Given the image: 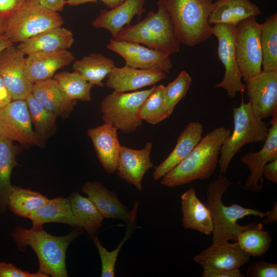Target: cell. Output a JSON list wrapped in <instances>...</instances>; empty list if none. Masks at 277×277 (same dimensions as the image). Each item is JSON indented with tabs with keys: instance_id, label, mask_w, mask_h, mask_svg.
I'll list each match as a JSON object with an SVG mask.
<instances>
[{
	"instance_id": "1",
	"label": "cell",
	"mask_w": 277,
	"mask_h": 277,
	"mask_svg": "<svg viewBox=\"0 0 277 277\" xmlns=\"http://www.w3.org/2000/svg\"><path fill=\"white\" fill-rule=\"evenodd\" d=\"M83 232V228L75 227L67 234L55 236L46 232L43 227L28 229L17 226L10 233V236L20 251L24 252L30 247L35 252L39 262L38 271L47 277H67V249Z\"/></svg>"
},
{
	"instance_id": "2",
	"label": "cell",
	"mask_w": 277,
	"mask_h": 277,
	"mask_svg": "<svg viewBox=\"0 0 277 277\" xmlns=\"http://www.w3.org/2000/svg\"><path fill=\"white\" fill-rule=\"evenodd\" d=\"M231 133L229 129L224 127L212 130L184 159L162 177L161 184L174 187L209 178L216 167L221 146Z\"/></svg>"
},
{
	"instance_id": "3",
	"label": "cell",
	"mask_w": 277,
	"mask_h": 277,
	"mask_svg": "<svg viewBox=\"0 0 277 277\" xmlns=\"http://www.w3.org/2000/svg\"><path fill=\"white\" fill-rule=\"evenodd\" d=\"M231 184L226 176L220 175L208 186L205 204L210 212L213 222L212 243H227L230 241L236 242L238 235L249 228L252 223L241 226L237 223L239 220L248 215L262 219L266 214V212L244 207L239 204L225 205L222 197Z\"/></svg>"
},
{
	"instance_id": "4",
	"label": "cell",
	"mask_w": 277,
	"mask_h": 277,
	"mask_svg": "<svg viewBox=\"0 0 277 277\" xmlns=\"http://www.w3.org/2000/svg\"><path fill=\"white\" fill-rule=\"evenodd\" d=\"M168 14L180 44L194 47L212 35L208 18L212 0H159Z\"/></svg>"
},
{
	"instance_id": "5",
	"label": "cell",
	"mask_w": 277,
	"mask_h": 277,
	"mask_svg": "<svg viewBox=\"0 0 277 277\" xmlns=\"http://www.w3.org/2000/svg\"><path fill=\"white\" fill-rule=\"evenodd\" d=\"M157 11H150L134 25L122 28L114 39L142 44L168 54L177 53L180 43L165 9L157 3Z\"/></svg>"
},
{
	"instance_id": "6",
	"label": "cell",
	"mask_w": 277,
	"mask_h": 277,
	"mask_svg": "<svg viewBox=\"0 0 277 277\" xmlns=\"http://www.w3.org/2000/svg\"><path fill=\"white\" fill-rule=\"evenodd\" d=\"M234 129L221 146L219 161L221 173L225 174L232 158L245 145L263 142L268 133V124L253 113L249 102L233 109Z\"/></svg>"
},
{
	"instance_id": "7",
	"label": "cell",
	"mask_w": 277,
	"mask_h": 277,
	"mask_svg": "<svg viewBox=\"0 0 277 277\" xmlns=\"http://www.w3.org/2000/svg\"><path fill=\"white\" fill-rule=\"evenodd\" d=\"M154 88L153 85L149 89L130 93L114 90L108 94L100 106L104 123L124 133L134 132L142 125L143 121L138 117L139 109Z\"/></svg>"
},
{
	"instance_id": "8",
	"label": "cell",
	"mask_w": 277,
	"mask_h": 277,
	"mask_svg": "<svg viewBox=\"0 0 277 277\" xmlns=\"http://www.w3.org/2000/svg\"><path fill=\"white\" fill-rule=\"evenodd\" d=\"M64 24V21L58 12L48 10L34 0H30L8 18L4 34L12 43H21Z\"/></svg>"
},
{
	"instance_id": "9",
	"label": "cell",
	"mask_w": 277,
	"mask_h": 277,
	"mask_svg": "<svg viewBox=\"0 0 277 277\" xmlns=\"http://www.w3.org/2000/svg\"><path fill=\"white\" fill-rule=\"evenodd\" d=\"M211 32L217 38L218 58L225 68L223 80L214 87L223 88L231 98L234 97L238 92L243 95L245 88L236 56L235 25L215 24L211 27Z\"/></svg>"
},
{
	"instance_id": "10",
	"label": "cell",
	"mask_w": 277,
	"mask_h": 277,
	"mask_svg": "<svg viewBox=\"0 0 277 277\" xmlns=\"http://www.w3.org/2000/svg\"><path fill=\"white\" fill-rule=\"evenodd\" d=\"M261 26L255 16L248 17L235 26L236 56L244 81L262 71Z\"/></svg>"
},
{
	"instance_id": "11",
	"label": "cell",
	"mask_w": 277,
	"mask_h": 277,
	"mask_svg": "<svg viewBox=\"0 0 277 277\" xmlns=\"http://www.w3.org/2000/svg\"><path fill=\"white\" fill-rule=\"evenodd\" d=\"M0 136L23 147H44L32 128L25 100H12L0 109Z\"/></svg>"
},
{
	"instance_id": "12",
	"label": "cell",
	"mask_w": 277,
	"mask_h": 277,
	"mask_svg": "<svg viewBox=\"0 0 277 277\" xmlns=\"http://www.w3.org/2000/svg\"><path fill=\"white\" fill-rule=\"evenodd\" d=\"M252 110L263 120L277 115V70L263 71L245 81Z\"/></svg>"
},
{
	"instance_id": "13",
	"label": "cell",
	"mask_w": 277,
	"mask_h": 277,
	"mask_svg": "<svg viewBox=\"0 0 277 277\" xmlns=\"http://www.w3.org/2000/svg\"><path fill=\"white\" fill-rule=\"evenodd\" d=\"M25 55L13 45L0 52V77L13 100H25L32 93L33 84L26 74Z\"/></svg>"
},
{
	"instance_id": "14",
	"label": "cell",
	"mask_w": 277,
	"mask_h": 277,
	"mask_svg": "<svg viewBox=\"0 0 277 277\" xmlns=\"http://www.w3.org/2000/svg\"><path fill=\"white\" fill-rule=\"evenodd\" d=\"M107 48L121 55L126 65L135 68L156 69L168 73L173 67L169 54L137 43L111 39Z\"/></svg>"
},
{
	"instance_id": "15",
	"label": "cell",
	"mask_w": 277,
	"mask_h": 277,
	"mask_svg": "<svg viewBox=\"0 0 277 277\" xmlns=\"http://www.w3.org/2000/svg\"><path fill=\"white\" fill-rule=\"evenodd\" d=\"M269 124L270 128L265 143L257 152L250 151L241 158L250 172L245 184V189L259 193L263 188V170L267 164L277 159V115L272 117Z\"/></svg>"
},
{
	"instance_id": "16",
	"label": "cell",
	"mask_w": 277,
	"mask_h": 277,
	"mask_svg": "<svg viewBox=\"0 0 277 277\" xmlns=\"http://www.w3.org/2000/svg\"><path fill=\"white\" fill-rule=\"evenodd\" d=\"M81 191L88 195L104 219L119 220L127 223L137 217L138 201H134L133 208L129 210L114 192L106 188L98 181L86 182Z\"/></svg>"
},
{
	"instance_id": "17",
	"label": "cell",
	"mask_w": 277,
	"mask_h": 277,
	"mask_svg": "<svg viewBox=\"0 0 277 277\" xmlns=\"http://www.w3.org/2000/svg\"><path fill=\"white\" fill-rule=\"evenodd\" d=\"M152 148V143L149 142L142 149H133L124 146L120 149L117 174L140 191L142 189L145 174L154 167L150 160Z\"/></svg>"
},
{
	"instance_id": "18",
	"label": "cell",
	"mask_w": 277,
	"mask_h": 277,
	"mask_svg": "<svg viewBox=\"0 0 277 277\" xmlns=\"http://www.w3.org/2000/svg\"><path fill=\"white\" fill-rule=\"evenodd\" d=\"M250 256L234 243H212V245L196 254L194 261L202 266L231 270L239 269L249 261Z\"/></svg>"
},
{
	"instance_id": "19",
	"label": "cell",
	"mask_w": 277,
	"mask_h": 277,
	"mask_svg": "<svg viewBox=\"0 0 277 277\" xmlns=\"http://www.w3.org/2000/svg\"><path fill=\"white\" fill-rule=\"evenodd\" d=\"M166 77V73L156 69H141L125 65L113 68L107 76L106 85L117 91L126 92L155 85Z\"/></svg>"
},
{
	"instance_id": "20",
	"label": "cell",
	"mask_w": 277,
	"mask_h": 277,
	"mask_svg": "<svg viewBox=\"0 0 277 277\" xmlns=\"http://www.w3.org/2000/svg\"><path fill=\"white\" fill-rule=\"evenodd\" d=\"M117 129L111 124L103 125L87 130L97 157L104 170L111 174L116 170L121 145Z\"/></svg>"
},
{
	"instance_id": "21",
	"label": "cell",
	"mask_w": 277,
	"mask_h": 277,
	"mask_svg": "<svg viewBox=\"0 0 277 277\" xmlns=\"http://www.w3.org/2000/svg\"><path fill=\"white\" fill-rule=\"evenodd\" d=\"M26 57L25 72L33 84L53 78L58 70L70 65L74 56L68 50L36 52Z\"/></svg>"
},
{
	"instance_id": "22",
	"label": "cell",
	"mask_w": 277,
	"mask_h": 277,
	"mask_svg": "<svg viewBox=\"0 0 277 277\" xmlns=\"http://www.w3.org/2000/svg\"><path fill=\"white\" fill-rule=\"evenodd\" d=\"M32 94L46 109L63 119L72 113L77 103L66 95L53 78L34 83Z\"/></svg>"
},
{
	"instance_id": "23",
	"label": "cell",
	"mask_w": 277,
	"mask_h": 277,
	"mask_svg": "<svg viewBox=\"0 0 277 277\" xmlns=\"http://www.w3.org/2000/svg\"><path fill=\"white\" fill-rule=\"evenodd\" d=\"M203 125L199 122H191L181 132L176 144L168 156L159 165L154 167L153 178L161 179L184 159L197 145L202 138Z\"/></svg>"
},
{
	"instance_id": "24",
	"label": "cell",
	"mask_w": 277,
	"mask_h": 277,
	"mask_svg": "<svg viewBox=\"0 0 277 277\" xmlns=\"http://www.w3.org/2000/svg\"><path fill=\"white\" fill-rule=\"evenodd\" d=\"M145 1L127 0L110 10H103L91 24L94 28L106 29L114 39L125 25H129L134 16L137 15L138 18H141L142 14L146 11L144 8Z\"/></svg>"
},
{
	"instance_id": "25",
	"label": "cell",
	"mask_w": 277,
	"mask_h": 277,
	"mask_svg": "<svg viewBox=\"0 0 277 277\" xmlns=\"http://www.w3.org/2000/svg\"><path fill=\"white\" fill-rule=\"evenodd\" d=\"M182 224L185 229L212 234L213 222L207 207L197 197L194 187H190L181 196Z\"/></svg>"
},
{
	"instance_id": "26",
	"label": "cell",
	"mask_w": 277,
	"mask_h": 277,
	"mask_svg": "<svg viewBox=\"0 0 277 277\" xmlns=\"http://www.w3.org/2000/svg\"><path fill=\"white\" fill-rule=\"evenodd\" d=\"M74 43L72 31L57 27L42 32L17 46L25 55L36 52H48L67 50Z\"/></svg>"
},
{
	"instance_id": "27",
	"label": "cell",
	"mask_w": 277,
	"mask_h": 277,
	"mask_svg": "<svg viewBox=\"0 0 277 277\" xmlns=\"http://www.w3.org/2000/svg\"><path fill=\"white\" fill-rule=\"evenodd\" d=\"M262 13L257 5L249 0H217L208 18L211 25L223 24L236 25L240 22Z\"/></svg>"
},
{
	"instance_id": "28",
	"label": "cell",
	"mask_w": 277,
	"mask_h": 277,
	"mask_svg": "<svg viewBox=\"0 0 277 277\" xmlns=\"http://www.w3.org/2000/svg\"><path fill=\"white\" fill-rule=\"evenodd\" d=\"M32 222V228H43L47 223H60L74 227H82L73 215L68 198L58 196L49 201L33 211L28 218Z\"/></svg>"
},
{
	"instance_id": "29",
	"label": "cell",
	"mask_w": 277,
	"mask_h": 277,
	"mask_svg": "<svg viewBox=\"0 0 277 277\" xmlns=\"http://www.w3.org/2000/svg\"><path fill=\"white\" fill-rule=\"evenodd\" d=\"M19 151L13 142L0 136V214H5L8 208L9 196L13 186L11 174L13 169L18 165L16 157Z\"/></svg>"
},
{
	"instance_id": "30",
	"label": "cell",
	"mask_w": 277,
	"mask_h": 277,
	"mask_svg": "<svg viewBox=\"0 0 277 277\" xmlns=\"http://www.w3.org/2000/svg\"><path fill=\"white\" fill-rule=\"evenodd\" d=\"M115 67L114 62L100 53H90L75 61L72 65L86 81L100 87H103V80Z\"/></svg>"
},
{
	"instance_id": "31",
	"label": "cell",
	"mask_w": 277,
	"mask_h": 277,
	"mask_svg": "<svg viewBox=\"0 0 277 277\" xmlns=\"http://www.w3.org/2000/svg\"><path fill=\"white\" fill-rule=\"evenodd\" d=\"M67 198L75 218L92 238L102 227L104 218L89 198L78 192L71 193Z\"/></svg>"
},
{
	"instance_id": "32",
	"label": "cell",
	"mask_w": 277,
	"mask_h": 277,
	"mask_svg": "<svg viewBox=\"0 0 277 277\" xmlns=\"http://www.w3.org/2000/svg\"><path fill=\"white\" fill-rule=\"evenodd\" d=\"M49 200L38 192L13 186L9 196L8 208L17 216L29 218L33 211Z\"/></svg>"
},
{
	"instance_id": "33",
	"label": "cell",
	"mask_w": 277,
	"mask_h": 277,
	"mask_svg": "<svg viewBox=\"0 0 277 277\" xmlns=\"http://www.w3.org/2000/svg\"><path fill=\"white\" fill-rule=\"evenodd\" d=\"M34 131L40 141L45 142L55 132L57 116L46 109L32 95L25 100Z\"/></svg>"
},
{
	"instance_id": "34",
	"label": "cell",
	"mask_w": 277,
	"mask_h": 277,
	"mask_svg": "<svg viewBox=\"0 0 277 277\" xmlns=\"http://www.w3.org/2000/svg\"><path fill=\"white\" fill-rule=\"evenodd\" d=\"M261 24L260 41L263 70H277V14L268 16Z\"/></svg>"
},
{
	"instance_id": "35",
	"label": "cell",
	"mask_w": 277,
	"mask_h": 277,
	"mask_svg": "<svg viewBox=\"0 0 277 277\" xmlns=\"http://www.w3.org/2000/svg\"><path fill=\"white\" fill-rule=\"evenodd\" d=\"M236 242L249 256H261L269 249L271 237L268 231L263 229L262 223L253 222L238 235Z\"/></svg>"
},
{
	"instance_id": "36",
	"label": "cell",
	"mask_w": 277,
	"mask_h": 277,
	"mask_svg": "<svg viewBox=\"0 0 277 277\" xmlns=\"http://www.w3.org/2000/svg\"><path fill=\"white\" fill-rule=\"evenodd\" d=\"M53 78L70 99L91 101L90 91L94 85L86 81L78 72L63 71L55 74Z\"/></svg>"
},
{
	"instance_id": "37",
	"label": "cell",
	"mask_w": 277,
	"mask_h": 277,
	"mask_svg": "<svg viewBox=\"0 0 277 277\" xmlns=\"http://www.w3.org/2000/svg\"><path fill=\"white\" fill-rule=\"evenodd\" d=\"M165 89L163 85H155L153 91L139 109L138 117L142 121L155 125L169 117L165 106Z\"/></svg>"
},
{
	"instance_id": "38",
	"label": "cell",
	"mask_w": 277,
	"mask_h": 277,
	"mask_svg": "<svg viewBox=\"0 0 277 277\" xmlns=\"http://www.w3.org/2000/svg\"><path fill=\"white\" fill-rule=\"evenodd\" d=\"M137 217L126 223L125 234L115 249L108 251L101 244L98 236L94 235L91 239L95 245L101 258L102 277H114L115 266L120 251L126 241L131 237L137 228Z\"/></svg>"
},
{
	"instance_id": "39",
	"label": "cell",
	"mask_w": 277,
	"mask_h": 277,
	"mask_svg": "<svg viewBox=\"0 0 277 277\" xmlns=\"http://www.w3.org/2000/svg\"><path fill=\"white\" fill-rule=\"evenodd\" d=\"M191 82L189 74L182 71L174 81L165 87V106L169 117L177 103L187 94Z\"/></svg>"
},
{
	"instance_id": "40",
	"label": "cell",
	"mask_w": 277,
	"mask_h": 277,
	"mask_svg": "<svg viewBox=\"0 0 277 277\" xmlns=\"http://www.w3.org/2000/svg\"><path fill=\"white\" fill-rule=\"evenodd\" d=\"M246 276L276 277L277 264L264 261H256L248 268Z\"/></svg>"
},
{
	"instance_id": "41",
	"label": "cell",
	"mask_w": 277,
	"mask_h": 277,
	"mask_svg": "<svg viewBox=\"0 0 277 277\" xmlns=\"http://www.w3.org/2000/svg\"><path fill=\"white\" fill-rule=\"evenodd\" d=\"M0 277H47L39 271L31 273L23 270L14 265L0 261Z\"/></svg>"
},
{
	"instance_id": "42",
	"label": "cell",
	"mask_w": 277,
	"mask_h": 277,
	"mask_svg": "<svg viewBox=\"0 0 277 277\" xmlns=\"http://www.w3.org/2000/svg\"><path fill=\"white\" fill-rule=\"evenodd\" d=\"M30 0H0V16L8 19Z\"/></svg>"
},
{
	"instance_id": "43",
	"label": "cell",
	"mask_w": 277,
	"mask_h": 277,
	"mask_svg": "<svg viewBox=\"0 0 277 277\" xmlns=\"http://www.w3.org/2000/svg\"><path fill=\"white\" fill-rule=\"evenodd\" d=\"M202 277H244L239 269L226 270L212 268L208 266H202Z\"/></svg>"
},
{
	"instance_id": "44",
	"label": "cell",
	"mask_w": 277,
	"mask_h": 277,
	"mask_svg": "<svg viewBox=\"0 0 277 277\" xmlns=\"http://www.w3.org/2000/svg\"><path fill=\"white\" fill-rule=\"evenodd\" d=\"M41 6L50 11H61L67 4L66 0H34Z\"/></svg>"
},
{
	"instance_id": "45",
	"label": "cell",
	"mask_w": 277,
	"mask_h": 277,
	"mask_svg": "<svg viewBox=\"0 0 277 277\" xmlns=\"http://www.w3.org/2000/svg\"><path fill=\"white\" fill-rule=\"evenodd\" d=\"M263 175L268 181L273 183H277V159L267 164L264 168Z\"/></svg>"
},
{
	"instance_id": "46",
	"label": "cell",
	"mask_w": 277,
	"mask_h": 277,
	"mask_svg": "<svg viewBox=\"0 0 277 277\" xmlns=\"http://www.w3.org/2000/svg\"><path fill=\"white\" fill-rule=\"evenodd\" d=\"M12 100L8 89L0 77V109L8 105Z\"/></svg>"
},
{
	"instance_id": "47",
	"label": "cell",
	"mask_w": 277,
	"mask_h": 277,
	"mask_svg": "<svg viewBox=\"0 0 277 277\" xmlns=\"http://www.w3.org/2000/svg\"><path fill=\"white\" fill-rule=\"evenodd\" d=\"M264 219L263 221V224H268L272 222H276L277 221V202H276L273 206V208L267 212L266 214L264 217Z\"/></svg>"
},
{
	"instance_id": "48",
	"label": "cell",
	"mask_w": 277,
	"mask_h": 277,
	"mask_svg": "<svg viewBox=\"0 0 277 277\" xmlns=\"http://www.w3.org/2000/svg\"><path fill=\"white\" fill-rule=\"evenodd\" d=\"M13 45V43L6 36L3 34L0 35V52L9 46Z\"/></svg>"
},
{
	"instance_id": "49",
	"label": "cell",
	"mask_w": 277,
	"mask_h": 277,
	"mask_svg": "<svg viewBox=\"0 0 277 277\" xmlns=\"http://www.w3.org/2000/svg\"><path fill=\"white\" fill-rule=\"evenodd\" d=\"M102 1L111 9L116 7L124 3L127 0H98Z\"/></svg>"
},
{
	"instance_id": "50",
	"label": "cell",
	"mask_w": 277,
	"mask_h": 277,
	"mask_svg": "<svg viewBox=\"0 0 277 277\" xmlns=\"http://www.w3.org/2000/svg\"><path fill=\"white\" fill-rule=\"evenodd\" d=\"M98 0H67V4L69 6H78L81 4L89 2L95 3Z\"/></svg>"
},
{
	"instance_id": "51",
	"label": "cell",
	"mask_w": 277,
	"mask_h": 277,
	"mask_svg": "<svg viewBox=\"0 0 277 277\" xmlns=\"http://www.w3.org/2000/svg\"><path fill=\"white\" fill-rule=\"evenodd\" d=\"M8 19L0 16V35L5 34Z\"/></svg>"
}]
</instances>
